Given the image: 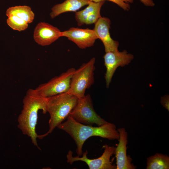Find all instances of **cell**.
Returning a JSON list of instances; mask_svg holds the SVG:
<instances>
[{
  "label": "cell",
  "mask_w": 169,
  "mask_h": 169,
  "mask_svg": "<svg viewBox=\"0 0 169 169\" xmlns=\"http://www.w3.org/2000/svg\"><path fill=\"white\" fill-rule=\"evenodd\" d=\"M69 135L75 142L77 155H82L83 147L85 141L93 136L100 137L110 140L119 139V134L114 124L108 122L94 127L79 123L69 115L66 120L57 127Z\"/></svg>",
  "instance_id": "obj_1"
},
{
  "label": "cell",
  "mask_w": 169,
  "mask_h": 169,
  "mask_svg": "<svg viewBox=\"0 0 169 169\" xmlns=\"http://www.w3.org/2000/svg\"><path fill=\"white\" fill-rule=\"evenodd\" d=\"M23 103V109L18 118V127L23 135L30 138L34 145L38 147L37 138H40L36 131L38 113L40 110L44 114L47 112V98L41 95L36 89H29Z\"/></svg>",
  "instance_id": "obj_2"
},
{
  "label": "cell",
  "mask_w": 169,
  "mask_h": 169,
  "mask_svg": "<svg viewBox=\"0 0 169 169\" xmlns=\"http://www.w3.org/2000/svg\"><path fill=\"white\" fill-rule=\"evenodd\" d=\"M78 98L67 92L47 98V111L50 115L49 130L42 138L51 133L66 119L75 106Z\"/></svg>",
  "instance_id": "obj_3"
},
{
  "label": "cell",
  "mask_w": 169,
  "mask_h": 169,
  "mask_svg": "<svg viewBox=\"0 0 169 169\" xmlns=\"http://www.w3.org/2000/svg\"><path fill=\"white\" fill-rule=\"evenodd\" d=\"M95 59L91 58L86 63L83 64L75 70L71 78L69 89L67 92L78 98L85 95L87 89L94 83V71Z\"/></svg>",
  "instance_id": "obj_4"
},
{
  "label": "cell",
  "mask_w": 169,
  "mask_h": 169,
  "mask_svg": "<svg viewBox=\"0 0 169 169\" xmlns=\"http://www.w3.org/2000/svg\"><path fill=\"white\" fill-rule=\"evenodd\" d=\"M69 115L76 121L85 125H92L95 124L100 126L108 122L95 111L90 94L78 98Z\"/></svg>",
  "instance_id": "obj_5"
},
{
  "label": "cell",
  "mask_w": 169,
  "mask_h": 169,
  "mask_svg": "<svg viewBox=\"0 0 169 169\" xmlns=\"http://www.w3.org/2000/svg\"><path fill=\"white\" fill-rule=\"evenodd\" d=\"M75 70L71 67L59 75L40 84L35 89L42 96L48 98L67 92L70 87L71 78Z\"/></svg>",
  "instance_id": "obj_6"
},
{
  "label": "cell",
  "mask_w": 169,
  "mask_h": 169,
  "mask_svg": "<svg viewBox=\"0 0 169 169\" xmlns=\"http://www.w3.org/2000/svg\"><path fill=\"white\" fill-rule=\"evenodd\" d=\"M104 151L100 157L90 159L87 157L88 151L83 153L82 156H73V152L69 150L67 155V162L70 164L76 161H81L85 162L90 169H116V166L113 165L110 161L112 155L114 154L115 147L105 144L103 146Z\"/></svg>",
  "instance_id": "obj_7"
},
{
  "label": "cell",
  "mask_w": 169,
  "mask_h": 169,
  "mask_svg": "<svg viewBox=\"0 0 169 169\" xmlns=\"http://www.w3.org/2000/svg\"><path fill=\"white\" fill-rule=\"evenodd\" d=\"M104 64L106 68L105 78L106 86L108 88L112 77L117 68L128 64L133 59V55L124 50L105 52L103 57Z\"/></svg>",
  "instance_id": "obj_8"
},
{
  "label": "cell",
  "mask_w": 169,
  "mask_h": 169,
  "mask_svg": "<svg viewBox=\"0 0 169 169\" xmlns=\"http://www.w3.org/2000/svg\"><path fill=\"white\" fill-rule=\"evenodd\" d=\"M61 36L67 38L82 49L93 46L98 39L94 29L88 28L72 27L62 32Z\"/></svg>",
  "instance_id": "obj_9"
},
{
  "label": "cell",
  "mask_w": 169,
  "mask_h": 169,
  "mask_svg": "<svg viewBox=\"0 0 169 169\" xmlns=\"http://www.w3.org/2000/svg\"><path fill=\"white\" fill-rule=\"evenodd\" d=\"M119 143L115 148L114 154L116 158V169H135L136 167L131 163V157L127 155L128 133L123 127L118 128Z\"/></svg>",
  "instance_id": "obj_10"
},
{
  "label": "cell",
  "mask_w": 169,
  "mask_h": 169,
  "mask_svg": "<svg viewBox=\"0 0 169 169\" xmlns=\"http://www.w3.org/2000/svg\"><path fill=\"white\" fill-rule=\"evenodd\" d=\"M93 29L98 39L103 43L105 52L118 50L119 42L113 40L110 33L111 21L110 19L105 17H100L94 23Z\"/></svg>",
  "instance_id": "obj_11"
},
{
  "label": "cell",
  "mask_w": 169,
  "mask_h": 169,
  "mask_svg": "<svg viewBox=\"0 0 169 169\" xmlns=\"http://www.w3.org/2000/svg\"><path fill=\"white\" fill-rule=\"evenodd\" d=\"M61 32L57 27L48 23L41 22L37 24L34 29L33 38L38 44L47 46L62 37Z\"/></svg>",
  "instance_id": "obj_12"
},
{
  "label": "cell",
  "mask_w": 169,
  "mask_h": 169,
  "mask_svg": "<svg viewBox=\"0 0 169 169\" xmlns=\"http://www.w3.org/2000/svg\"><path fill=\"white\" fill-rule=\"evenodd\" d=\"M105 1H90L84 9L75 12V18L78 26L95 23L101 16L100 10Z\"/></svg>",
  "instance_id": "obj_13"
},
{
  "label": "cell",
  "mask_w": 169,
  "mask_h": 169,
  "mask_svg": "<svg viewBox=\"0 0 169 169\" xmlns=\"http://www.w3.org/2000/svg\"><path fill=\"white\" fill-rule=\"evenodd\" d=\"M90 2L89 0H65L52 8L50 16L53 19L64 13L76 12L83 6L88 5Z\"/></svg>",
  "instance_id": "obj_14"
},
{
  "label": "cell",
  "mask_w": 169,
  "mask_h": 169,
  "mask_svg": "<svg viewBox=\"0 0 169 169\" xmlns=\"http://www.w3.org/2000/svg\"><path fill=\"white\" fill-rule=\"evenodd\" d=\"M6 14L8 17L12 15L17 16L28 23H32L34 17V14L31 8L25 5L10 7L7 10Z\"/></svg>",
  "instance_id": "obj_15"
},
{
  "label": "cell",
  "mask_w": 169,
  "mask_h": 169,
  "mask_svg": "<svg viewBox=\"0 0 169 169\" xmlns=\"http://www.w3.org/2000/svg\"><path fill=\"white\" fill-rule=\"evenodd\" d=\"M147 160L146 169H169V157L166 154L157 153Z\"/></svg>",
  "instance_id": "obj_16"
},
{
  "label": "cell",
  "mask_w": 169,
  "mask_h": 169,
  "mask_svg": "<svg viewBox=\"0 0 169 169\" xmlns=\"http://www.w3.org/2000/svg\"><path fill=\"white\" fill-rule=\"evenodd\" d=\"M8 24L13 29L19 31L26 29L28 26V23L23 20L15 16H11L8 17L7 20Z\"/></svg>",
  "instance_id": "obj_17"
},
{
  "label": "cell",
  "mask_w": 169,
  "mask_h": 169,
  "mask_svg": "<svg viewBox=\"0 0 169 169\" xmlns=\"http://www.w3.org/2000/svg\"><path fill=\"white\" fill-rule=\"evenodd\" d=\"M90 1L98 2L107 0L112 2L118 5L125 11H128L130 9V3L133 2V0H89Z\"/></svg>",
  "instance_id": "obj_18"
},
{
  "label": "cell",
  "mask_w": 169,
  "mask_h": 169,
  "mask_svg": "<svg viewBox=\"0 0 169 169\" xmlns=\"http://www.w3.org/2000/svg\"><path fill=\"white\" fill-rule=\"evenodd\" d=\"M162 105L169 111V98L167 97H163L161 99Z\"/></svg>",
  "instance_id": "obj_19"
},
{
  "label": "cell",
  "mask_w": 169,
  "mask_h": 169,
  "mask_svg": "<svg viewBox=\"0 0 169 169\" xmlns=\"http://www.w3.org/2000/svg\"><path fill=\"white\" fill-rule=\"evenodd\" d=\"M140 1L146 6L153 7L155 5V3L152 0H140Z\"/></svg>",
  "instance_id": "obj_20"
}]
</instances>
